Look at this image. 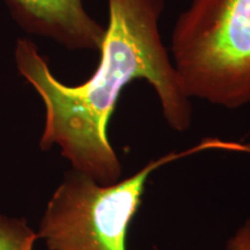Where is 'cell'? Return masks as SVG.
<instances>
[{"label": "cell", "instance_id": "obj_1", "mask_svg": "<svg viewBox=\"0 0 250 250\" xmlns=\"http://www.w3.org/2000/svg\"><path fill=\"white\" fill-rule=\"evenodd\" d=\"M164 9L165 0H108L98 67L80 85L59 81L33 41L20 39L15 46L18 70L45 107L41 148L57 145L73 170L103 186L120 181L123 171L109 142L108 125L132 81L143 79L153 87L170 129L186 132L191 127V99L160 33Z\"/></svg>", "mask_w": 250, "mask_h": 250}, {"label": "cell", "instance_id": "obj_2", "mask_svg": "<svg viewBox=\"0 0 250 250\" xmlns=\"http://www.w3.org/2000/svg\"><path fill=\"white\" fill-rule=\"evenodd\" d=\"M169 54L183 90L229 110L250 103V0H190Z\"/></svg>", "mask_w": 250, "mask_h": 250}, {"label": "cell", "instance_id": "obj_3", "mask_svg": "<svg viewBox=\"0 0 250 250\" xmlns=\"http://www.w3.org/2000/svg\"><path fill=\"white\" fill-rule=\"evenodd\" d=\"M214 148L246 151L245 144L208 138L183 152L149 161L127 179L107 186L70 171L46 205L39 237L49 250H127V234L143 204L149 176L177 159Z\"/></svg>", "mask_w": 250, "mask_h": 250}, {"label": "cell", "instance_id": "obj_4", "mask_svg": "<svg viewBox=\"0 0 250 250\" xmlns=\"http://www.w3.org/2000/svg\"><path fill=\"white\" fill-rule=\"evenodd\" d=\"M20 26L71 50L99 51L105 27L87 13L83 0H6Z\"/></svg>", "mask_w": 250, "mask_h": 250}, {"label": "cell", "instance_id": "obj_5", "mask_svg": "<svg viewBox=\"0 0 250 250\" xmlns=\"http://www.w3.org/2000/svg\"><path fill=\"white\" fill-rule=\"evenodd\" d=\"M39 239L23 219H8L0 215V250H33Z\"/></svg>", "mask_w": 250, "mask_h": 250}, {"label": "cell", "instance_id": "obj_6", "mask_svg": "<svg viewBox=\"0 0 250 250\" xmlns=\"http://www.w3.org/2000/svg\"><path fill=\"white\" fill-rule=\"evenodd\" d=\"M227 250H250V219L237 228L234 235L228 240Z\"/></svg>", "mask_w": 250, "mask_h": 250}]
</instances>
